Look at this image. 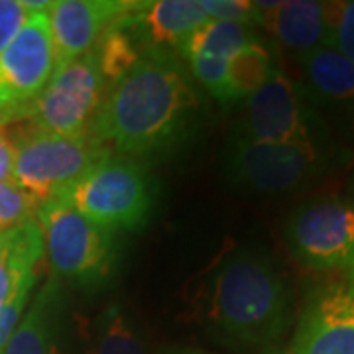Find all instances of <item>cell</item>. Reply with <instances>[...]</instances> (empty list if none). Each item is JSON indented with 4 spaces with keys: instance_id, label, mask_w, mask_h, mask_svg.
I'll return each instance as SVG.
<instances>
[{
    "instance_id": "cell-6",
    "label": "cell",
    "mask_w": 354,
    "mask_h": 354,
    "mask_svg": "<svg viewBox=\"0 0 354 354\" xmlns=\"http://www.w3.org/2000/svg\"><path fill=\"white\" fill-rule=\"evenodd\" d=\"M14 183L38 205L59 199L79 177L111 153L93 132L53 136L34 130L14 140Z\"/></svg>"
},
{
    "instance_id": "cell-25",
    "label": "cell",
    "mask_w": 354,
    "mask_h": 354,
    "mask_svg": "<svg viewBox=\"0 0 354 354\" xmlns=\"http://www.w3.org/2000/svg\"><path fill=\"white\" fill-rule=\"evenodd\" d=\"M201 8L211 20L234 24L258 26V6L248 0H199Z\"/></svg>"
},
{
    "instance_id": "cell-22",
    "label": "cell",
    "mask_w": 354,
    "mask_h": 354,
    "mask_svg": "<svg viewBox=\"0 0 354 354\" xmlns=\"http://www.w3.org/2000/svg\"><path fill=\"white\" fill-rule=\"evenodd\" d=\"M327 41L325 48L339 51L354 65V0L346 2H323Z\"/></svg>"
},
{
    "instance_id": "cell-14",
    "label": "cell",
    "mask_w": 354,
    "mask_h": 354,
    "mask_svg": "<svg viewBox=\"0 0 354 354\" xmlns=\"http://www.w3.org/2000/svg\"><path fill=\"white\" fill-rule=\"evenodd\" d=\"M258 26L266 28L279 44L295 53L299 59L325 48L327 22L325 4L315 0H288V2H256Z\"/></svg>"
},
{
    "instance_id": "cell-27",
    "label": "cell",
    "mask_w": 354,
    "mask_h": 354,
    "mask_svg": "<svg viewBox=\"0 0 354 354\" xmlns=\"http://www.w3.org/2000/svg\"><path fill=\"white\" fill-rule=\"evenodd\" d=\"M16 146L14 140L0 130V183H14Z\"/></svg>"
},
{
    "instance_id": "cell-23",
    "label": "cell",
    "mask_w": 354,
    "mask_h": 354,
    "mask_svg": "<svg viewBox=\"0 0 354 354\" xmlns=\"http://www.w3.org/2000/svg\"><path fill=\"white\" fill-rule=\"evenodd\" d=\"M38 203L16 183H0V234L36 216Z\"/></svg>"
},
{
    "instance_id": "cell-10",
    "label": "cell",
    "mask_w": 354,
    "mask_h": 354,
    "mask_svg": "<svg viewBox=\"0 0 354 354\" xmlns=\"http://www.w3.org/2000/svg\"><path fill=\"white\" fill-rule=\"evenodd\" d=\"M50 10L30 12L24 26L0 55V124L20 120V114L50 83L55 51Z\"/></svg>"
},
{
    "instance_id": "cell-11",
    "label": "cell",
    "mask_w": 354,
    "mask_h": 354,
    "mask_svg": "<svg viewBox=\"0 0 354 354\" xmlns=\"http://www.w3.org/2000/svg\"><path fill=\"white\" fill-rule=\"evenodd\" d=\"M288 354H354V274L311 291Z\"/></svg>"
},
{
    "instance_id": "cell-24",
    "label": "cell",
    "mask_w": 354,
    "mask_h": 354,
    "mask_svg": "<svg viewBox=\"0 0 354 354\" xmlns=\"http://www.w3.org/2000/svg\"><path fill=\"white\" fill-rule=\"evenodd\" d=\"M227 65L228 59H216V57H191L187 59V69L191 77L201 83L216 101L223 104L228 102L227 87Z\"/></svg>"
},
{
    "instance_id": "cell-16",
    "label": "cell",
    "mask_w": 354,
    "mask_h": 354,
    "mask_svg": "<svg viewBox=\"0 0 354 354\" xmlns=\"http://www.w3.org/2000/svg\"><path fill=\"white\" fill-rule=\"evenodd\" d=\"M44 256V236L36 216L0 234V311L36 283V266Z\"/></svg>"
},
{
    "instance_id": "cell-26",
    "label": "cell",
    "mask_w": 354,
    "mask_h": 354,
    "mask_svg": "<svg viewBox=\"0 0 354 354\" xmlns=\"http://www.w3.org/2000/svg\"><path fill=\"white\" fill-rule=\"evenodd\" d=\"M28 14L22 0H0V55L20 32Z\"/></svg>"
},
{
    "instance_id": "cell-12",
    "label": "cell",
    "mask_w": 354,
    "mask_h": 354,
    "mask_svg": "<svg viewBox=\"0 0 354 354\" xmlns=\"http://www.w3.org/2000/svg\"><path fill=\"white\" fill-rule=\"evenodd\" d=\"M132 6L128 0H57L50 8L55 67L71 64L95 48L102 32Z\"/></svg>"
},
{
    "instance_id": "cell-13",
    "label": "cell",
    "mask_w": 354,
    "mask_h": 354,
    "mask_svg": "<svg viewBox=\"0 0 354 354\" xmlns=\"http://www.w3.org/2000/svg\"><path fill=\"white\" fill-rule=\"evenodd\" d=\"M118 20L130 30L144 51H176L183 39L211 18L205 14L199 0H153L132 2Z\"/></svg>"
},
{
    "instance_id": "cell-19",
    "label": "cell",
    "mask_w": 354,
    "mask_h": 354,
    "mask_svg": "<svg viewBox=\"0 0 354 354\" xmlns=\"http://www.w3.org/2000/svg\"><path fill=\"white\" fill-rule=\"evenodd\" d=\"M276 73H278L276 59L260 41L244 48L228 59V102H242L244 99H248L256 91L264 87Z\"/></svg>"
},
{
    "instance_id": "cell-8",
    "label": "cell",
    "mask_w": 354,
    "mask_h": 354,
    "mask_svg": "<svg viewBox=\"0 0 354 354\" xmlns=\"http://www.w3.org/2000/svg\"><path fill=\"white\" fill-rule=\"evenodd\" d=\"M104 79L93 50L71 64L55 67L46 88L26 106L20 118L32 120L34 130L53 136L91 132L104 93Z\"/></svg>"
},
{
    "instance_id": "cell-18",
    "label": "cell",
    "mask_w": 354,
    "mask_h": 354,
    "mask_svg": "<svg viewBox=\"0 0 354 354\" xmlns=\"http://www.w3.org/2000/svg\"><path fill=\"white\" fill-rule=\"evenodd\" d=\"M256 41L260 39L256 38L252 26L207 20L183 39V44L177 48L176 53L185 62L191 57L230 59L232 55H236L239 51L252 46Z\"/></svg>"
},
{
    "instance_id": "cell-21",
    "label": "cell",
    "mask_w": 354,
    "mask_h": 354,
    "mask_svg": "<svg viewBox=\"0 0 354 354\" xmlns=\"http://www.w3.org/2000/svg\"><path fill=\"white\" fill-rule=\"evenodd\" d=\"M91 354H146V342L132 317L111 304L97 319Z\"/></svg>"
},
{
    "instance_id": "cell-4",
    "label": "cell",
    "mask_w": 354,
    "mask_h": 354,
    "mask_svg": "<svg viewBox=\"0 0 354 354\" xmlns=\"http://www.w3.org/2000/svg\"><path fill=\"white\" fill-rule=\"evenodd\" d=\"M59 199L113 234L140 230L152 213V179L136 160L109 153Z\"/></svg>"
},
{
    "instance_id": "cell-15",
    "label": "cell",
    "mask_w": 354,
    "mask_h": 354,
    "mask_svg": "<svg viewBox=\"0 0 354 354\" xmlns=\"http://www.w3.org/2000/svg\"><path fill=\"white\" fill-rule=\"evenodd\" d=\"M305 97L321 111L354 118V65L330 48H319L301 59Z\"/></svg>"
},
{
    "instance_id": "cell-20",
    "label": "cell",
    "mask_w": 354,
    "mask_h": 354,
    "mask_svg": "<svg viewBox=\"0 0 354 354\" xmlns=\"http://www.w3.org/2000/svg\"><path fill=\"white\" fill-rule=\"evenodd\" d=\"M93 53L97 57V64L101 69V75L106 83V87L118 83L128 71L138 64L144 50L138 46V41L130 34L127 26L118 18L109 26L99 41L95 44Z\"/></svg>"
},
{
    "instance_id": "cell-2",
    "label": "cell",
    "mask_w": 354,
    "mask_h": 354,
    "mask_svg": "<svg viewBox=\"0 0 354 354\" xmlns=\"http://www.w3.org/2000/svg\"><path fill=\"white\" fill-rule=\"evenodd\" d=\"M197 311L218 341L262 346L278 341L288 327L291 291L272 256L241 248L211 270L199 291Z\"/></svg>"
},
{
    "instance_id": "cell-1",
    "label": "cell",
    "mask_w": 354,
    "mask_h": 354,
    "mask_svg": "<svg viewBox=\"0 0 354 354\" xmlns=\"http://www.w3.org/2000/svg\"><path fill=\"white\" fill-rule=\"evenodd\" d=\"M199 95L189 69L174 51H144L114 83L91 132L124 158H144L177 146L193 132Z\"/></svg>"
},
{
    "instance_id": "cell-3",
    "label": "cell",
    "mask_w": 354,
    "mask_h": 354,
    "mask_svg": "<svg viewBox=\"0 0 354 354\" xmlns=\"http://www.w3.org/2000/svg\"><path fill=\"white\" fill-rule=\"evenodd\" d=\"M230 138L288 144L321 156L337 153L321 111L305 97L299 83L279 71L242 101L241 120Z\"/></svg>"
},
{
    "instance_id": "cell-17",
    "label": "cell",
    "mask_w": 354,
    "mask_h": 354,
    "mask_svg": "<svg viewBox=\"0 0 354 354\" xmlns=\"http://www.w3.org/2000/svg\"><path fill=\"white\" fill-rule=\"evenodd\" d=\"M59 313L62 288L59 279L53 276L38 291L34 304L24 311L2 354H62Z\"/></svg>"
},
{
    "instance_id": "cell-5",
    "label": "cell",
    "mask_w": 354,
    "mask_h": 354,
    "mask_svg": "<svg viewBox=\"0 0 354 354\" xmlns=\"http://www.w3.org/2000/svg\"><path fill=\"white\" fill-rule=\"evenodd\" d=\"M44 254L53 276L81 288L101 286L113 276L116 236L104 230L64 199L39 203L36 209Z\"/></svg>"
},
{
    "instance_id": "cell-9",
    "label": "cell",
    "mask_w": 354,
    "mask_h": 354,
    "mask_svg": "<svg viewBox=\"0 0 354 354\" xmlns=\"http://www.w3.org/2000/svg\"><path fill=\"white\" fill-rule=\"evenodd\" d=\"M333 158L288 144L230 138L225 169L228 181L239 189L258 195H283L301 189L325 174Z\"/></svg>"
},
{
    "instance_id": "cell-28",
    "label": "cell",
    "mask_w": 354,
    "mask_h": 354,
    "mask_svg": "<svg viewBox=\"0 0 354 354\" xmlns=\"http://www.w3.org/2000/svg\"><path fill=\"white\" fill-rule=\"evenodd\" d=\"M353 203H354V201H353Z\"/></svg>"
},
{
    "instance_id": "cell-7",
    "label": "cell",
    "mask_w": 354,
    "mask_h": 354,
    "mask_svg": "<svg viewBox=\"0 0 354 354\" xmlns=\"http://www.w3.org/2000/svg\"><path fill=\"white\" fill-rule=\"evenodd\" d=\"M283 236L293 258L315 272L354 274V203L319 197L297 205Z\"/></svg>"
}]
</instances>
